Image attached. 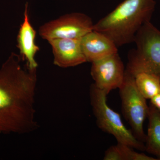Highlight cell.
<instances>
[{
	"mask_svg": "<svg viewBox=\"0 0 160 160\" xmlns=\"http://www.w3.org/2000/svg\"><path fill=\"white\" fill-rule=\"evenodd\" d=\"M89 95L92 111L99 128L112 135L118 143L145 151V143L137 138L132 131L126 128L119 114L108 106L107 95L93 84L90 87Z\"/></svg>",
	"mask_w": 160,
	"mask_h": 160,
	"instance_id": "277c9868",
	"label": "cell"
},
{
	"mask_svg": "<svg viewBox=\"0 0 160 160\" xmlns=\"http://www.w3.org/2000/svg\"><path fill=\"white\" fill-rule=\"evenodd\" d=\"M119 89L123 115L135 136L145 143L146 134L144 123L148 117L149 106L138 90L134 76L126 70L124 82Z\"/></svg>",
	"mask_w": 160,
	"mask_h": 160,
	"instance_id": "5b68a950",
	"label": "cell"
},
{
	"mask_svg": "<svg viewBox=\"0 0 160 160\" xmlns=\"http://www.w3.org/2000/svg\"><path fill=\"white\" fill-rule=\"evenodd\" d=\"M133 76L138 90L146 100L160 94V78L157 76L146 72H138Z\"/></svg>",
	"mask_w": 160,
	"mask_h": 160,
	"instance_id": "4fadbf2b",
	"label": "cell"
},
{
	"mask_svg": "<svg viewBox=\"0 0 160 160\" xmlns=\"http://www.w3.org/2000/svg\"><path fill=\"white\" fill-rule=\"evenodd\" d=\"M126 69L118 52L92 62L91 75L97 88L108 95L122 86Z\"/></svg>",
	"mask_w": 160,
	"mask_h": 160,
	"instance_id": "52a82bcc",
	"label": "cell"
},
{
	"mask_svg": "<svg viewBox=\"0 0 160 160\" xmlns=\"http://www.w3.org/2000/svg\"><path fill=\"white\" fill-rule=\"evenodd\" d=\"M128 145L118 143L105 152L104 160H158L144 153L136 152Z\"/></svg>",
	"mask_w": 160,
	"mask_h": 160,
	"instance_id": "7c38bea8",
	"label": "cell"
},
{
	"mask_svg": "<svg viewBox=\"0 0 160 160\" xmlns=\"http://www.w3.org/2000/svg\"><path fill=\"white\" fill-rule=\"evenodd\" d=\"M37 82V69L12 52L0 68V133L25 134L38 127Z\"/></svg>",
	"mask_w": 160,
	"mask_h": 160,
	"instance_id": "6da1fadb",
	"label": "cell"
},
{
	"mask_svg": "<svg viewBox=\"0 0 160 160\" xmlns=\"http://www.w3.org/2000/svg\"><path fill=\"white\" fill-rule=\"evenodd\" d=\"M81 40V38L56 39L48 41L52 49L54 65L68 68L87 62L82 49Z\"/></svg>",
	"mask_w": 160,
	"mask_h": 160,
	"instance_id": "ba28073f",
	"label": "cell"
},
{
	"mask_svg": "<svg viewBox=\"0 0 160 160\" xmlns=\"http://www.w3.org/2000/svg\"><path fill=\"white\" fill-rule=\"evenodd\" d=\"M36 31L29 20L28 4L26 3L24 13V20L20 26L17 37L18 48L20 56L30 69H37L38 64L35 59L40 48L35 43Z\"/></svg>",
	"mask_w": 160,
	"mask_h": 160,
	"instance_id": "30bf717a",
	"label": "cell"
},
{
	"mask_svg": "<svg viewBox=\"0 0 160 160\" xmlns=\"http://www.w3.org/2000/svg\"><path fill=\"white\" fill-rule=\"evenodd\" d=\"M93 26L88 16L72 12L43 24L39 29V33L48 42L56 39H80L93 30Z\"/></svg>",
	"mask_w": 160,
	"mask_h": 160,
	"instance_id": "8992f818",
	"label": "cell"
},
{
	"mask_svg": "<svg viewBox=\"0 0 160 160\" xmlns=\"http://www.w3.org/2000/svg\"><path fill=\"white\" fill-rule=\"evenodd\" d=\"M155 6L154 0H124L94 24L93 30L105 35L118 48L133 42L140 28L150 22Z\"/></svg>",
	"mask_w": 160,
	"mask_h": 160,
	"instance_id": "7a4b0ae2",
	"label": "cell"
},
{
	"mask_svg": "<svg viewBox=\"0 0 160 160\" xmlns=\"http://www.w3.org/2000/svg\"><path fill=\"white\" fill-rule=\"evenodd\" d=\"M81 42L87 62L92 63L118 52V47L110 38L95 30L85 35Z\"/></svg>",
	"mask_w": 160,
	"mask_h": 160,
	"instance_id": "9c48e42d",
	"label": "cell"
},
{
	"mask_svg": "<svg viewBox=\"0 0 160 160\" xmlns=\"http://www.w3.org/2000/svg\"><path fill=\"white\" fill-rule=\"evenodd\" d=\"M134 42L137 49L129 52L126 71L134 75L146 72L160 78V31L150 22L138 32Z\"/></svg>",
	"mask_w": 160,
	"mask_h": 160,
	"instance_id": "3957f363",
	"label": "cell"
},
{
	"mask_svg": "<svg viewBox=\"0 0 160 160\" xmlns=\"http://www.w3.org/2000/svg\"><path fill=\"white\" fill-rule=\"evenodd\" d=\"M150 104L154 106L160 112V94H158L150 100Z\"/></svg>",
	"mask_w": 160,
	"mask_h": 160,
	"instance_id": "5bb4252c",
	"label": "cell"
},
{
	"mask_svg": "<svg viewBox=\"0 0 160 160\" xmlns=\"http://www.w3.org/2000/svg\"><path fill=\"white\" fill-rule=\"evenodd\" d=\"M148 127L145 142V151L160 160V112L149 104Z\"/></svg>",
	"mask_w": 160,
	"mask_h": 160,
	"instance_id": "8fae6325",
	"label": "cell"
}]
</instances>
